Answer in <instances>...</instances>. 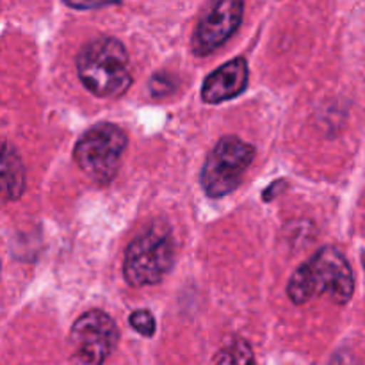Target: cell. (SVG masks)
I'll return each mask as SVG.
<instances>
[{
	"label": "cell",
	"mask_w": 365,
	"mask_h": 365,
	"mask_svg": "<svg viewBox=\"0 0 365 365\" xmlns=\"http://www.w3.org/2000/svg\"><path fill=\"white\" fill-rule=\"evenodd\" d=\"M25 191V168L13 145L0 139V202L18 200Z\"/></svg>",
	"instance_id": "9"
},
{
	"label": "cell",
	"mask_w": 365,
	"mask_h": 365,
	"mask_svg": "<svg viewBox=\"0 0 365 365\" xmlns=\"http://www.w3.org/2000/svg\"><path fill=\"white\" fill-rule=\"evenodd\" d=\"M78 78L93 95L116 98L132 84L128 53L116 38H96L84 45L77 56Z\"/></svg>",
	"instance_id": "2"
},
{
	"label": "cell",
	"mask_w": 365,
	"mask_h": 365,
	"mask_svg": "<svg viewBox=\"0 0 365 365\" xmlns=\"http://www.w3.org/2000/svg\"><path fill=\"white\" fill-rule=\"evenodd\" d=\"M253 157H255V150L242 139L235 138V135L221 138L207 157L202 168V175H200V180H202L207 195L220 198V196H227L234 189H237Z\"/></svg>",
	"instance_id": "5"
},
{
	"label": "cell",
	"mask_w": 365,
	"mask_h": 365,
	"mask_svg": "<svg viewBox=\"0 0 365 365\" xmlns=\"http://www.w3.org/2000/svg\"><path fill=\"white\" fill-rule=\"evenodd\" d=\"M73 9H95V7L110 6V4H118L120 0H64Z\"/></svg>",
	"instance_id": "13"
},
{
	"label": "cell",
	"mask_w": 365,
	"mask_h": 365,
	"mask_svg": "<svg viewBox=\"0 0 365 365\" xmlns=\"http://www.w3.org/2000/svg\"><path fill=\"white\" fill-rule=\"evenodd\" d=\"M355 291V277L346 257L334 246L321 248L299 269L287 285L292 303L303 305L317 296H330L337 305H346Z\"/></svg>",
	"instance_id": "1"
},
{
	"label": "cell",
	"mask_w": 365,
	"mask_h": 365,
	"mask_svg": "<svg viewBox=\"0 0 365 365\" xmlns=\"http://www.w3.org/2000/svg\"><path fill=\"white\" fill-rule=\"evenodd\" d=\"M223 351L234 353V355L223 356V359H221L217 364H248V362H253V360H255L253 359L252 351H250V348L246 346V342H242V341H237L234 346H232V348L223 349Z\"/></svg>",
	"instance_id": "12"
},
{
	"label": "cell",
	"mask_w": 365,
	"mask_h": 365,
	"mask_svg": "<svg viewBox=\"0 0 365 365\" xmlns=\"http://www.w3.org/2000/svg\"><path fill=\"white\" fill-rule=\"evenodd\" d=\"M125 148L127 134L114 123H100L78 139L73 155L86 177L109 184L120 170Z\"/></svg>",
	"instance_id": "4"
},
{
	"label": "cell",
	"mask_w": 365,
	"mask_h": 365,
	"mask_svg": "<svg viewBox=\"0 0 365 365\" xmlns=\"http://www.w3.org/2000/svg\"><path fill=\"white\" fill-rule=\"evenodd\" d=\"M177 86V77H173L168 71H160V73L153 75L152 81H150V93H152V96H166L175 93Z\"/></svg>",
	"instance_id": "10"
},
{
	"label": "cell",
	"mask_w": 365,
	"mask_h": 365,
	"mask_svg": "<svg viewBox=\"0 0 365 365\" xmlns=\"http://www.w3.org/2000/svg\"><path fill=\"white\" fill-rule=\"evenodd\" d=\"M242 9V0H214L196 25L192 52L203 57L225 45L241 25Z\"/></svg>",
	"instance_id": "7"
},
{
	"label": "cell",
	"mask_w": 365,
	"mask_h": 365,
	"mask_svg": "<svg viewBox=\"0 0 365 365\" xmlns=\"http://www.w3.org/2000/svg\"><path fill=\"white\" fill-rule=\"evenodd\" d=\"M130 327L143 337H153L155 334V319L148 310H135L130 314Z\"/></svg>",
	"instance_id": "11"
},
{
	"label": "cell",
	"mask_w": 365,
	"mask_h": 365,
	"mask_svg": "<svg viewBox=\"0 0 365 365\" xmlns=\"http://www.w3.org/2000/svg\"><path fill=\"white\" fill-rule=\"evenodd\" d=\"M120 339L116 323L102 310H89L82 314L70 331L73 360L86 365L106 362L114 351Z\"/></svg>",
	"instance_id": "6"
},
{
	"label": "cell",
	"mask_w": 365,
	"mask_h": 365,
	"mask_svg": "<svg viewBox=\"0 0 365 365\" xmlns=\"http://www.w3.org/2000/svg\"><path fill=\"white\" fill-rule=\"evenodd\" d=\"M248 63L242 57L228 61L205 78L202 98L207 103H221L225 100L235 98L248 86Z\"/></svg>",
	"instance_id": "8"
},
{
	"label": "cell",
	"mask_w": 365,
	"mask_h": 365,
	"mask_svg": "<svg viewBox=\"0 0 365 365\" xmlns=\"http://www.w3.org/2000/svg\"><path fill=\"white\" fill-rule=\"evenodd\" d=\"M175 260V241L166 223H152L128 245L123 277L132 287L159 284Z\"/></svg>",
	"instance_id": "3"
}]
</instances>
